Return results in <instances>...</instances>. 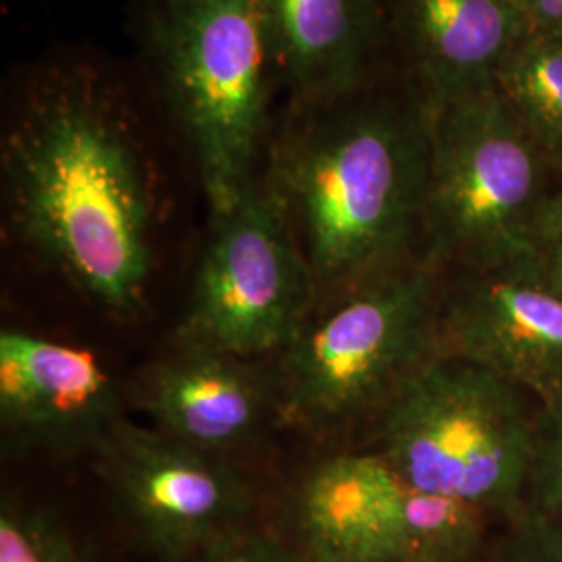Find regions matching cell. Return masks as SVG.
I'll return each instance as SVG.
<instances>
[{
	"instance_id": "cell-5",
	"label": "cell",
	"mask_w": 562,
	"mask_h": 562,
	"mask_svg": "<svg viewBox=\"0 0 562 562\" xmlns=\"http://www.w3.org/2000/svg\"><path fill=\"white\" fill-rule=\"evenodd\" d=\"M446 273L423 252L350 288L283 350L280 419L327 431L378 413L440 348Z\"/></svg>"
},
{
	"instance_id": "cell-19",
	"label": "cell",
	"mask_w": 562,
	"mask_h": 562,
	"mask_svg": "<svg viewBox=\"0 0 562 562\" xmlns=\"http://www.w3.org/2000/svg\"><path fill=\"white\" fill-rule=\"evenodd\" d=\"M492 557L496 562H562V525L522 510L506 522Z\"/></svg>"
},
{
	"instance_id": "cell-15",
	"label": "cell",
	"mask_w": 562,
	"mask_h": 562,
	"mask_svg": "<svg viewBox=\"0 0 562 562\" xmlns=\"http://www.w3.org/2000/svg\"><path fill=\"white\" fill-rule=\"evenodd\" d=\"M494 88L562 178V34L529 32L504 60Z\"/></svg>"
},
{
	"instance_id": "cell-11",
	"label": "cell",
	"mask_w": 562,
	"mask_h": 562,
	"mask_svg": "<svg viewBox=\"0 0 562 562\" xmlns=\"http://www.w3.org/2000/svg\"><path fill=\"white\" fill-rule=\"evenodd\" d=\"M527 34L517 0H387V65L427 111L494 88Z\"/></svg>"
},
{
	"instance_id": "cell-16",
	"label": "cell",
	"mask_w": 562,
	"mask_h": 562,
	"mask_svg": "<svg viewBox=\"0 0 562 562\" xmlns=\"http://www.w3.org/2000/svg\"><path fill=\"white\" fill-rule=\"evenodd\" d=\"M0 562L101 561L53 513L15 498H2Z\"/></svg>"
},
{
	"instance_id": "cell-20",
	"label": "cell",
	"mask_w": 562,
	"mask_h": 562,
	"mask_svg": "<svg viewBox=\"0 0 562 562\" xmlns=\"http://www.w3.org/2000/svg\"><path fill=\"white\" fill-rule=\"evenodd\" d=\"M529 259L562 290V181L552 188L531 232Z\"/></svg>"
},
{
	"instance_id": "cell-13",
	"label": "cell",
	"mask_w": 562,
	"mask_h": 562,
	"mask_svg": "<svg viewBox=\"0 0 562 562\" xmlns=\"http://www.w3.org/2000/svg\"><path fill=\"white\" fill-rule=\"evenodd\" d=\"M406 494L378 450L329 457L299 485L292 540L308 562H401Z\"/></svg>"
},
{
	"instance_id": "cell-17",
	"label": "cell",
	"mask_w": 562,
	"mask_h": 562,
	"mask_svg": "<svg viewBox=\"0 0 562 562\" xmlns=\"http://www.w3.org/2000/svg\"><path fill=\"white\" fill-rule=\"evenodd\" d=\"M525 510L562 525V394L536 408Z\"/></svg>"
},
{
	"instance_id": "cell-10",
	"label": "cell",
	"mask_w": 562,
	"mask_h": 562,
	"mask_svg": "<svg viewBox=\"0 0 562 562\" xmlns=\"http://www.w3.org/2000/svg\"><path fill=\"white\" fill-rule=\"evenodd\" d=\"M123 419L121 390L90 348L0 331V425L21 452H94Z\"/></svg>"
},
{
	"instance_id": "cell-3",
	"label": "cell",
	"mask_w": 562,
	"mask_h": 562,
	"mask_svg": "<svg viewBox=\"0 0 562 562\" xmlns=\"http://www.w3.org/2000/svg\"><path fill=\"white\" fill-rule=\"evenodd\" d=\"M136 69L209 215L261 180L283 94L259 0H138Z\"/></svg>"
},
{
	"instance_id": "cell-12",
	"label": "cell",
	"mask_w": 562,
	"mask_h": 562,
	"mask_svg": "<svg viewBox=\"0 0 562 562\" xmlns=\"http://www.w3.org/2000/svg\"><path fill=\"white\" fill-rule=\"evenodd\" d=\"M150 427L176 442L223 457L280 419V387L252 359L178 344L136 385Z\"/></svg>"
},
{
	"instance_id": "cell-7",
	"label": "cell",
	"mask_w": 562,
	"mask_h": 562,
	"mask_svg": "<svg viewBox=\"0 0 562 562\" xmlns=\"http://www.w3.org/2000/svg\"><path fill=\"white\" fill-rule=\"evenodd\" d=\"M317 283L280 206L257 181L209 215L178 344L255 359L283 352L308 322Z\"/></svg>"
},
{
	"instance_id": "cell-14",
	"label": "cell",
	"mask_w": 562,
	"mask_h": 562,
	"mask_svg": "<svg viewBox=\"0 0 562 562\" xmlns=\"http://www.w3.org/2000/svg\"><path fill=\"white\" fill-rule=\"evenodd\" d=\"M283 102L357 88L387 67V0H259Z\"/></svg>"
},
{
	"instance_id": "cell-4",
	"label": "cell",
	"mask_w": 562,
	"mask_h": 562,
	"mask_svg": "<svg viewBox=\"0 0 562 562\" xmlns=\"http://www.w3.org/2000/svg\"><path fill=\"white\" fill-rule=\"evenodd\" d=\"M521 387L438 352L385 402L380 448L402 482L496 521L525 510L538 404Z\"/></svg>"
},
{
	"instance_id": "cell-8",
	"label": "cell",
	"mask_w": 562,
	"mask_h": 562,
	"mask_svg": "<svg viewBox=\"0 0 562 562\" xmlns=\"http://www.w3.org/2000/svg\"><path fill=\"white\" fill-rule=\"evenodd\" d=\"M94 457L123 517L161 562H192L255 521L252 492L223 457L153 427L121 419Z\"/></svg>"
},
{
	"instance_id": "cell-6",
	"label": "cell",
	"mask_w": 562,
	"mask_h": 562,
	"mask_svg": "<svg viewBox=\"0 0 562 562\" xmlns=\"http://www.w3.org/2000/svg\"><path fill=\"white\" fill-rule=\"evenodd\" d=\"M429 113L422 252L448 271L485 269L529 255L552 167L496 88Z\"/></svg>"
},
{
	"instance_id": "cell-18",
	"label": "cell",
	"mask_w": 562,
	"mask_h": 562,
	"mask_svg": "<svg viewBox=\"0 0 562 562\" xmlns=\"http://www.w3.org/2000/svg\"><path fill=\"white\" fill-rule=\"evenodd\" d=\"M192 562H308L292 538L269 527L246 522L202 550Z\"/></svg>"
},
{
	"instance_id": "cell-1",
	"label": "cell",
	"mask_w": 562,
	"mask_h": 562,
	"mask_svg": "<svg viewBox=\"0 0 562 562\" xmlns=\"http://www.w3.org/2000/svg\"><path fill=\"white\" fill-rule=\"evenodd\" d=\"M165 138L136 65L78 46L21 65L2 101L4 234L102 311H138L157 261Z\"/></svg>"
},
{
	"instance_id": "cell-9",
	"label": "cell",
	"mask_w": 562,
	"mask_h": 562,
	"mask_svg": "<svg viewBox=\"0 0 562 562\" xmlns=\"http://www.w3.org/2000/svg\"><path fill=\"white\" fill-rule=\"evenodd\" d=\"M440 348L521 387L536 404L562 394V290L527 257L461 269L443 283Z\"/></svg>"
},
{
	"instance_id": "cell-2",
	"label": "cell",
	"mask_w": 562,
	"mask_h": 562,
	"mask_svg": "<svg viewBox=\"0 0 562 562\" xmlns=\"http://www.w3.org/2000/svg\"><path fill=\"white\" fill-rule=\"evenodd\" d=\"M429 113L394 67L357 88L283 102L261 183L317 288L359 285L415 257Z\"/></svg>"
},
{
	"instance_id": "cell-21",
	"label": "cell",
	"mask_w": 562,
	"mask_h": 562,
	"mask_svg": "<svg viewBox=\"0 0 562 562\" xmlns=\"http://www.w3.org/2000/svg\"><path fill=\"white\" fill-rule=\"evenodd\" d=\"M483 562H496L494 561V557H492V554H490V559H485V561Z\"/></svg>"
}]
</instances>
